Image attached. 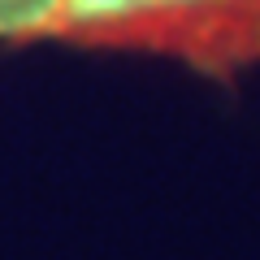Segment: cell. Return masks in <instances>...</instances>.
<instances>
[{"mask_svg": "<svg viewBox=\"0 0 260 260\" xmlns=\"http://www.w3.org/2000/svg\"><path fill=\"white\" fill-rule=\"evenodd\" d=\"M44 39L234 78L260 65V0H0V48Z\"/></svg>", "mask_w": 260, "mask_h": 260, "instance_id": "cell-1", "label": "cell"}]
</instances>
